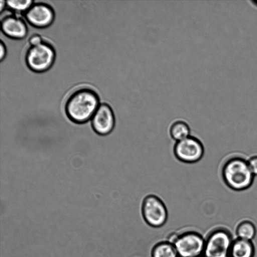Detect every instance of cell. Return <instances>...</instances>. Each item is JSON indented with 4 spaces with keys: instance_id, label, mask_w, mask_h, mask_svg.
I'll use <instances>...</instances> for the list:
<instances>
[{
    "instance_id": "cell-8",
    "label": "cell",
    "mask_w": 257,
    "mask_h": 257,
    "mask_svg": "<svg viewBox=\"0 0 257 257\" xmlns=\"http://www.w3.org/2000/svg\"><path fill=\"white\" fill-rule=\"evenodd\" d=\"M33 4L24 14L27 23L37 28H45L54 22L53 8L44 1H34Z\"/></svg>"
},
{
    "instance_id": "cell-10",
    "label": "cell",
    "mask_w": 257,
    "mask_h": 257,
    "mask_svg": "<svg viewBox=\"0 0 257 257\" xmlns=\"http://www.w3.org/2000/svg\"><path fill=\"white\" fill-rule=\"evenodd\" d=\"M1 33L13 39H23L28 33L27 23L20 17L8 15L1 18Z\"/></svg>"
},
{
    "instance_id": "cell-5",
    "label": "cell",
    "mask_w": 257,
    "mask_h": 257,
    "mask_svg": "<svg viewBox=\"0 0 257 257\" xmlns=\"http://www.w3.org/2000/svg\"><path fill=\"white\" fill-rule=\"evenodd\" d=\"M233 240L231 234L227 230L215 229L205 240L203 255L205 257H231L230 249Z\"/></svg>"
},
{
    "instance_id": "cell-20",
    "label": "cell",
    "mask_w": 257,
    "mask_h": 257,
    "mask_svg": "<svg viewBox=\"0 0 257 257\" xmlns=\"http://www.w3.org/2000/svg\"><path fill=\"white\" fill-rule=\"evenodd\" d=\"M197 257H205V256L203 255H201L198 256Z\"/></svg>"
},
{
    "instance_id": "cell-19",
    "label": "cell",
    "mask_w": 257,
    "mask_h": 257,
    "mask_svg": "<svg viewBox=\"0 0 257 257\" xmlns=\"http://www.w3.org/2000/svg\"><path fill=\"white\" fill-rule=\"evenodd\" d=\"M6 6V1L0 0V12L3 13Z\"/></svg>"
},
{
    "instance_id": "cell-11",
    "label": "cell",
    "mask_w": 257,
    "mask_h": 257,
    "mask_svg": "<svg viewBox=\"0 0 257 257\" xmlns=\"http://www.w3.org/2000/svg\"><path fill=\"white\" fill-rule=\"evenodd\" d=\"M255 251L252 241L237 237L232 241L230 255L231 257H254Z\"/></svg>"
},
{
    "instance_id": "cell-3",
    "label": "cell",
    "mask_w": 257,
    "mask_h": 257,
    "mask_svg": "<svg viewBox=\"0 0 257 257\" xmlns=\"http://www.w3.org/2000/svg\"><path fill=\"white\" fill-rule=\"evenodd\" d=\"M55 51L51 45L43 42L39 45L30 47L25 53L28 67L36 72H43L48 70L53 64Z\"/></svg>"
},
{
    "instance_id": "cell-1",
    "label": "cell",
    "mask_w": 257,
    "mask_h": 257,
    "mask_svg": "<svg viewBox=\"0 0 257 257\" xmlns=\"http://www.w3.org/2000/svg\"><path fill=\"white\" fill-rule=\"evenodd\" d=\"M100 104L99 97L94 90L80 88L69 96L65 103V111L71 121L83 124L91 119Z\"/></svg>"
},
{
    "instance_id": "cell-9",
    "label": "cell",
    "mask_w": 257,
    "mask_h": 257,
    "mask_svg": "<svg viewBox=\"0 0 257 257\" xmlns=\"http://www.w3.org/2000/svg\"><path fill=\"white\" fill-rule=\"evenodd\" d=\"M93 130L97 135L106 136L114 129L115 119L111 106L106 103H100L91 119Z\"/></svg>"
},
{
    "instance_id": "cell-18",
    "label": "cell",
    "mask_w": 257,
    "mask_h": 257,
    "mask_svg": "<svg viewBox=\"0 0 257 257\" xmlns=\"http://www.w3.org/2000/svg\"><path fill=\"white\" fill-rule=\"evenodd\" d=\"M0 60H4L7 54V49L5 43L1 40L0 42Z\"/></svg>"
},
{
    "instance_id": "cell-13",
    "label": "cell",
    "mask_w": 257,
    "mask_h": 257,
    "mask_svg": "<svg viewBox=\"0 0 257 257\" xmlns=\"http://www.w3.org/2000/svg\"><path fill=\"white\" fill-rule=\"evenodd\" d=\"M169 133L171 137L178 142L190 136V128L186 121L178 120L171 124Z\"/></svg>"
},
{
    "instance_id": "cell-6",
    "label": "cell",
    "mask_w": 257,
    "mask_h": 257,
    "mask_svg": "<svg viewBox=\"0 0 257 257\" xmlns=\"http://www.w3.org/2000/svg\"><path fill=\"white\" fill-rule=\"evenodd\" d=\"M205 240L199 233L189 231L177 235L173 244L179 257H197L203 255Z\"/></svg>"
},
{
    "instance_id": "cell-14",
    "label": "cell",
    "mask_w": 257,
    "mask_h": 257,
    "mask_svg": "<svg viewBox=\"0 0 257 257\" xmlns=\"http://www.w3.org/2000/svg\"><path fill=\"white\" fill-rule=\"evenodd\" d=\"M256 229L254 224L249 220L241 221L237 226L236 234L237 237L252 241L255 237Z\"/></svg>"
},
{
    "instance_id": "cell-16",
    "label": "cell",
    "mask_w": 257,
    "mask_h": 257,
    "mask_svg": "<svg viewBox=\"0 0 257 257\" xmlns=\"http://www.w3.org/2000/svg\"><path fill=\"white\" fill-rule=\"evenodd\" d=\"M42 37L39 34L34 33L28 38V42L30 47H35L43 42Z\"/></svg>"
},
{
    "instance_id": "cell-15",
    "label": "cell",
    "mask_w": 257,
    "mask_h": 257,
    "mask_svg": "<svg viewBox=\"0 0 257 257\" xmlns=\"http://www.w3.org/2000/svg\"><path fill=\"white\" fill-rule=\"evenodd\" d=\"M34 3L33 0H7L6 6L16 13L24 14Z\"/></svg>"
},
{
    "instance_id": "cell-2",
    "label": "cell",
    "mask_w": 257,
    "mask_h": 257,
    "mask_svg": "<svg viewBox=\"0 0 257 257\" xmlns=\"http://www.w3.org/2000/svg\"><path fill=\"white\" fill-rule=\"evenodd\" d=\"M221 175L226 186L235 191L249 188L254 177L247 160L240 157H233L227 160L222 166Z\"/></svg>"
},
{
    "instance_id": "cell-17",
    "label": "cell",
    "mask_w": 257,
    "mask_h": 257,
    "mask_svg": "<svg viewBox=\"0 0 257 257\" xmlns=\"http://www.w3.org/2000/svg\"><path fill=\"white\" fill-rule=\"evenodd\" d=\"M247 162L253 175L257 176V155L251 156L247 160Z\"/></svg>"
},
{
    "instance_id": "cell-21",
    "label": "cell",
    "mask_w": 257,
    "mask_h": 257,
    "mask_svg": "<svg viewBox=\"0 0 257 257\" xmlns=\"http://www.w3.org/2000/svg\"><path fill=\"white\" fill-rule=\"evenodd\" d=\"M254 3L255 4H257V1H254Z\"/></svg>"
},
{
    "instance_id": "cell-7",
    "label": "cell",
    "mask_w": 257,
    "mask_h": 257,
    "mask_svg": "<svg viewBox=\"0 0 257 257\" xmlns=\"http://www.w3.org/2000/svg\"><path fill=\"white\" fill-rule=\"evenodd\" d=\"M176 159L185 163L192 164L199 161L203 157L204 148L197 138L190 136L176 142L173 148Z\"/></svg>"
},
{
    "instance_id": "cell-12",
    "label": "cell",
    "mask_w": 257,
    "mask_h": 257,
    "mask_svg": "<svg viewBox=\"0 0 257 257\" xmlns=\"http://www.w3.org/2000/svg\"><path fill=\"white\" fill-rule=\"evenodd\" d=\"M152 257H179L174 245L167 241L156 244L151 251Z\"/></svg>"
},
{
    "instance_id": "cell-4",
    "label": "cell",
    "mask_w": 257,
    "mask_h": 257,
    "mask_svg": "<svg viewBox=\"0 0 257 257\" xmlns=\"http://www.w3.org/2000/svg\"><path fill=\"white\" fill-rule=\"evenodd\" d=\"M142 213L145 222L154 227L162 226L168 218V211L165 203L154 194L148 195L144 198Z\"/></svg>"
}]
</instances>
